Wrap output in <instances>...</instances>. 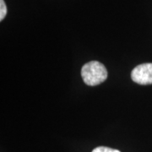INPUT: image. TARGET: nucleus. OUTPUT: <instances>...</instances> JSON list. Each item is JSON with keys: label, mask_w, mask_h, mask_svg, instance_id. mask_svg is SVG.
<instances>
[{"label": "nucleus", "mask_w": 152, "mask_h": 152, "mask_svg": "<svg viewBox=\"0 0 152 152\" xmlns=\"http://www.w3.org/2000/svg\"><path fill=\"white\" fill-rule=\"evenodd\" d=\"M7 15V7L4 0H0V20L2 21Z\"/></svg>", "instance_id": "nucleus-3"}, {"label": "nucleus", "mask_w": 152, "mask_h": 152, "mask_svg": "<svg viewBox=\"0 0 152 152\" xmlns=\"http://www.w3.org/2000/svg\"><path fill=\"white\" fill-rule=\"evenodd\" d=\"M81 76L87 86H95L103 83L107 78L106 67L98 61H91L82 67Z\"/></svg>", "instance_id": "nucleus-1"}, {"label": "nucleus", "mask_w": 152, "mask_h": 152, "mask_svg": "<svg viewBox=\"0 0 152 152\" xmlns=\"http://www.w3.org/2000/svg\"><path fill=\"white\" fill-rule=\"evenodd\" d=\"M92 152H121L118 150H115V149H112L109 147L105 146H99L95 148L92 151Z\"/></svg>", "instance_id": "nucleus-4"}, {"label": "nucleus", "mask_w": 152, "mask_h": 152, "mask_svg": "<svg viewBox=\"0 0 152 152\" xmlns=\"http://www.w3.org/2000/svg\"><path fill=\"white\" fill-rule=\"evenodd\" d=\"M131 78L139 85H152V63L136 66L131 72Z\"/></svg>", "instance_id": "nucleus-2"}]
</instances>
